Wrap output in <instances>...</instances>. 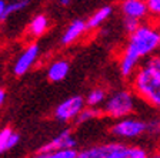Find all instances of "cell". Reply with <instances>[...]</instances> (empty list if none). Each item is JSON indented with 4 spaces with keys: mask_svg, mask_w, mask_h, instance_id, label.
<instances>
[{
    "mask_svg": "<svg viewBox=\"0 0 160 158\" xmlns=\"http://www.w3.org/2000/svg\"><path fill=\"white\" fill-rule=\"evenodd\" d=\"M116 145L117 142H106V144L93 145V147L79 151V158H107L116 148Z\"/></svg>",
    "mask_w": 160,
    "mask_h": 158,
    "instance_id": "obj_11",
    "label": "cell"
},
{
    "mask_svg": "<svg viewBox=\"0 0 160 158\" xmlns=\"http://www.w3.org/2000/svg\"><path fill=\"white\" fill-rule=\"evenodd\" d=\"M27 4H29V0H14V2L9 3L3 12H0V20H2V22H4V20H6L10 14L17 13V12H20V10H23Z\"/></svg>",
    "mask_w": 160,
    "mask_h": 158,
    "instance_id": "obj_18",
    "label": "cell"
},
{
    "mask_svg": "<svg viewBox=\"0 0 160 158\" xmlns=\"http://www.w3.org/2000/svg\"><path fill=\"white\" fill-rule=\"evenodd\" d=\"M160 50V27L159 22L153 20L146 22L139 26L136 31L129 34L124 49L119 57V69L122 76L130 79L139 69V63L144 57H150L152 54Z\"/></svg>",
    "mask_w": 160,
    "mask_h": 158,
    "instance_id": "obj_1",
    "label": "cell"
},
{
    "mask_svg": "<svg viewBox=\"0 0 160 158\" xmlns=\"http://www.w3.org/2000/svg\"><path fill=\"white\" fill-rule=\"evenodd\" d=\"M134 111V96L133 90H117L106 98L103 105V114L110 118H124Z\"/></svg>",
    "mask_w": 160,
    "mask_h": 158,
    "instance_id": "obj_3",
    "label": "cell"
},
{
    "mask_svg": "<svg viewBox=\"0 0 160 158\" xmlns=\"http://www.w3.org/2000/svg\"><path fill=\"white\" fill-rule=\"evenodd\" d=\"M20 135L17 132H14L10 127H4L0 131V151L6 152L9 150H12L14 145L19 142Z\"/></svg>",
    "mask_w": 160,
    "mask_h": 158,
    "instance_id": "obj_15",
    "label": "cell"
},
{
    "mask_svg": "<svg viewBox=\"0 0 160 158\" xmlns=\"http://www.w3.org/2000/svg\"><path fill=\"white\" fill-rule=\"evenodd\" d=\"M69 3H70V0H60V4H62V6H67Z\"/></svg>",
    "mask_w": 160,
    "mask_h": 158,
    "instance_id": "obj_24",
    "label": "cell"
},
{
    "mask_svg": "<svg viewBox=\"0 0 160 158\" xmlns=\"http://www.w3.org/2000/svg\"><path fill=\"white\" fill-rule=\"evenodd\" d=\"M130 79V87L134 94L160 110V73L144 63Z\"/></svg>",
    "mask_w": 160,
    "mask_h": 158,
    "instance_id": "obj_2",
    "label": "cell"
},
{
    "mask_svg": "<svg viewBox=\"0 0 160 158\" xmlns=\"http://www.w3.org/2000/svg\"><path fill=\"white\" fill-rule=\"evenodd\" d=\"M149 6L150 17L153 20L160 22V0H146Z\"/></svg>",
    "mask_w": 160,
    "mask_h": 158,
    "instance_id": "obj_20",
    "label": "cell"
},
{
    "mask_svg": "<svg viewBox=\"0 0 160 158\" xmlns=\"http://www.w3.org/2000/svg\"><path fill=\"white\" fill-rule=\"evenodd\" d=\"M47 27H49V19L46 14H37L30 20L29 27H27V33L32 37H39L46 33Z\"/></svg>",
    "mask_w": 160,
    "mask_h": 158,
    "instance_id": "obj_13",
    "label": "cell"
},
{
    "mask_svg": "<svg viewBox=\"0 0 160 158\" xmlns=\"http://www.w3.org/2000/svg\"><path fill=\"white\" fill-rule=\"evenodd\" d=\"M112 134L119 138H137L147 131V122L137 118H120L112 127Z\"/></svg>",
    "mask_w": 160,
    "mask_h": 158,
    "instance_id": "obj_5",
    "label": "cell"
},
{
    "mask_svg": "<svg viewBox=\"0 0 160 158\" xmlns=\"http://www.w3.org/2000/svg\"><path fill=\"white\" fill-rule=\"evenodd\" d=\"M37 57H39V46L36 43H30L24 49V51L16 59V61H14V66H13L14 76L20 77V76H23V74H26L33 67Z\"/></svg>",
    "mask_w": 160,
    "mask_h": 158,
    "instance_id": "obj_7",
    "label": "cell"
},
{
    "mask_svg": "<svg viewBox=\"0 0 160 158\" xmlns=\"http://www.w3.org/2000/svg\"><path fill=\"white\" fill-rule=\"evenodd\" d=\"M119 9L124 19H136L142 22L150 16L146 0H120Z\"/></svg>",
    "mask_w": 160,
    "mask_h": 158,
    "instance_id": "obj_6",
    "label": "cell"
},
{
    "mask_svg": "<svg viewBox=\"0 0 160 158\" xmlns=\"http://www.w3.org/2000/svg\"><path fill=\"white\" fill-rule=\"evenodd\" d=\"M86 100L82 96H73L62 101L54 108V118L60 122H67L72 120H76V117L80 114V111L84 108Z\"/></svg>",
    "mask_w": 160,
    "mask_h": 158,
    "instance_id": "obj_4",
    "label": "cell"
},
{
    "mask_svg": "<svg viewBox=\"0 0 160 158\" xmlns=\"http://www.w3.org/2000/svg\"><path fill=\"white\" fill-rule=\"evenodd\" d=\"M159 125H160V120H159Z\"/></svg>",
    "mask_w": 160,
    "mask_h": 158,
    "instance_id": "obj_25",
    "label": "cell"
},
{
    "mask_svg": "<svg viewBox=\"0 0 160 158\" xmlns=\"http://www.w3.org/2000/svg\"><path fill=\"white\" fill-rule=\"evenodd\" d=\"M76 147H77V141L74 140L73 135H72V131L70 130H64L59 135H56L53 140H50L49 142L42 145L39 148V155L49 154V152H53L56 150L76 148Z\"/></svg>",
    "mask_w": 160,
    "mask_h": 158,
    "instance_id": "obj_8",
    "label": "cell"
},
{
    "mask_svg": "<svg viewBox=\"0 0 160 158\" xmlns=\"http://www.w3.org/2000/svg\"><path fill=\"white\" fill-rule=\"evenodd\" d=\"M150 155L140 147H133V145H127L117 142L116 148L107 158H149Z\"/></svg>",
    "mask_w": 160,
    "mask_h": 158,
    "instance_id": "obj_10",
    "label": "cell"
},
{
    "mask_svg": "<svg viewBox=\"0 0 160 158\" xmlns=\"http://www.w3.org/2000/svg\"><path fill=\"white\" fill-rule=\"evenodd\" d=\"M159 27H160V22H159Z\"/></svg>",
    "mask_w": 160,
    "mask_h": 158,
    "instance_id": "obj_26",
    "label": "cell"
},
{
    "mask_svg": "<svg viewBox=\"0 0 160 158\" xmlns=\"http://www.w3.org/2000/svg\"><path fill=\"white\" fill-rule=\"evenodd\" d=\"M69 61L66 60H56L50 64L49 70H47V79L52 83H59L62 80L66 79V76L69 74Z\"/></svg>",
    "mask_w": 160,
    "mask_h": 158,
    "instance_id": "obj_12",
    "label": "cell"
},
{
    "mask_svg": "<svg viewBox=\"0 0 160 158\" xmlns=\"http://www.w3.org/2000/svg\"><path fill=\"white\" fill-rule=\"evenodd\" d=\"M104 101H106V90L102 87L93 89L86 97V105H90V107H97Z\"/></svg>",
    "mask_w": 160,
    "mask_h": 158,
    "instance_id": "obj_16",
    "label": "cell"
},
{
    "mask_svg": "<svg viewBox=\"0 0 160 158\" xmlns=\"http://www.w3.org/2000/svg\"><path fill=\"white\" fill-rule=\"evenodd\" d=\"M40 158H79V151L76 148H64V150H56L49 154L39 155Z\"/></svg>",
    "mask_w": 160,
    "mask_h": 158,
    "instance_id": "obj_19",
    "label": "cell"
},
{
    "mask_svg": "<svg viewBox=\"0 0 160 158\" xmlns=\"http://www.w3.org/2000/svg\"><path fill=\"white\" fill-rule=\"evenodd\" d=\"M149 158H160V150H157V151H154L153 154L150 155Z\"/></svg>",
    "mask_w": 160,
    "mask_h": 158,
    "instance_id": "obj_23",
    "label": "cell"
},
{
    "mask_svg": "<svg viewBox=\"0 0 160 158\" xmlns=\"http://www.w3.org/2000/svg\"><path fill=\"white\" fill-rule=\"evenodd\" d=\"M142 24L140 20L136 19H124V30L127 31V34H132L133 31H136L139 29V26Z\"/></svg>",
    "mask_w": 160,
    "mask_h": 158,
    "instance_id": "obj_21",
    "label": "cell"
},
{
    "mask_svg": "<svg viewBox=\"0 0 160 158\" xmlns=\"http://www.w3.org/2000/svg\"><path fill=\"white\" fill-rule=\"evenodd\" d=\"M37 158H40V157H37Z\"/></svg>",
    "mask_w": 160,
    "mask_h": 158,
    "instance_id": "obj_27",
    "label": "cell"
},
{
    "mask_svg": "<svg viewBox=\"0 0 160 158\" xmlns=\"http://www.w3.org/2000/svg\"><path fill=\"white\" fill-rule=\"evenodd\" d=\"M87 30H89L87 29V22H84V20H82V19L73 20V22L69 24V27L66 29V31L63 33V36H62V43H63L64 46L74 43L76 40H79L80 37L86 33Z\"/></svg>",
    "mask_w": 160,
    "mask_h": 158,
    "instance_id": "obj_9",
    "label": "cell"
},
{
    "mask_svg": "<svg viewBox=\"0 0 160 158\" xmlns=\"http://www.w3.org/2000/svg\"><path fill=\"white\" fill-rule=\"evenodd\" d=\"M4 100H6V90L2 89L0 90V104H4Z\"/></svg>",
    "mask_w": 160,
    "mask_h": 158,
    "instance_id": "obj_22",
    "label": "cell"
},
{
    "mask_svg": "<svg viewBox=\"0 0 160 158\" xmlns=\"http://www.w3.org/2000/svg\"><path fill=\"white\" fill-rule=\"evenodd\" d=\"M102 114H103V110H99V108H96V107H90V105H87V107H84V108L80 111V114L76 117V124L87 122V121H90V120H93V118L102 117Z\"/></svg>",
    "mask_w": 160,
    "mask_h": 158,
    "instance_id": "obj_17",
    "label": "cell"
},
{
    "mask_svg": "<svg viewBox=\"0 0 160 158\" xmlns=\"http://www.w3.org/2000/svg\"><path fill=\"white\" fill-rule=\"evenodd\" d=\"M113 13V9L110 6H103L100 7L99 10H96L92 16L89 17V20H87V29L89 30H96L99 29L102 24L106 22L107 19H109V16Z\"/></svg>",
    "mask_w": 160,
    "mask_h": 158,
    "instance_id": "obj_14",
    "label": "cell"
}]
</instances>
